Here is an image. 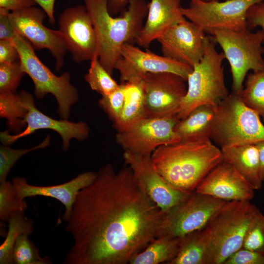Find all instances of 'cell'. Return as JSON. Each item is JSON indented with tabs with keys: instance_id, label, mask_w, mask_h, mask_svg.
Wrapping results in <instances>:
<instances>
[{
	"instance_id": "cell-21",
	"label": "cell",
	"mask_w": 264,
	"mask_h": 264,
	"mask_svg": "<svg viewBox=\"0 0 264 264\" xmlns=\"http://www.w3.org/2000/svg\"><path fill=\"white\" fill-rule=\"evenodd\" d=\"M148 6L146 21L135 42L145 48L184 17L180 0H151Z\"/></svg>"
},
{
	"instance_id": "cell-12",
	"label": "cell",
	"mask_w": 264,
	"mask_h": 264,
	"mask_svg": "<svg viewBox=\"0 0 264 264\" xmlns=\"http://www.w3.org/2000/svg\"><path fill=\"white\" fill-rule=\"evenodd\" d=\"M177 116L146 117L130 128L117 132L116 142L133 154L151 155L158 147L180 141L175 131Z\"/></svg>"
},
{
	"instance_id": "cell-29",
	"label": "cell",
	"mask_w": 264,
	"mask_h": 264,
	"mask_svg": "<svg viewBox=\"0 0 264 264\" xmlns=\"http://www.w3.org/2000/svg\"><path fill=\"white\" fill-rule=\"evenodd\" d=\"M240 95L245 104L264 121V69L246 75Z\"/></svg>"
},
{
	"instance_id": "cell-19",
	"label": "cell",
	"mask_w": 264,
	"mask_h": 264,
	"mask_svg": "<svg viewBox=\"0 0 264 264\" xmlns=\"http://www.w3.org/2000/svg\"><path fill=\"white\" fill-rule=\"evenodd\" d=\"M255 190L229 163L222 160L198 185L196 192L225 201H250Z\"/></svg>"
},
{
	"instance_id": "cell-42",
	"label": "cell",
	"mask_w": 264,
	"mask_h": 264,
	"mask_svg": "<svg viewBox=\"0 0 264 264\" xmlns=\"http://www.w3.org/2000/svg\"><path fill=\"white\" fill-rule=\"evenodd\" d=\"M36 4L46 13L49 22L52 24L55 23L54 16V4L55 0H34Z\"/></svg>"
},
{
	"instance_id": "cell-8",
	"label": "cell",
	"mask_w": 264,
	"mask_h": 264,
	"mask_svg": "<svg viewBox=\"0 0 264 264\" xmlns=\"http://www.w3.org/2000/svg\"><path fill=\"white\" fill-rule=\"evenodd\" d=\"M222 48L229 64L233 91L240 94L249 71L264 69V35L261 30L252 32L242 30L217 29L211 35Z\"/></svg>"
},
{
	"instance_id": "cell-30",
	"label": "cell",
	"mask_w": 264,
	"mask_h": 264,
	"mask_svg": "<svg viewBox=\"0 0 264 264\" xmlns=\"http://www.w3.org/2000/svg\"><path fill=\"white\" fill-rule=\"evenodd\" d=\"M27 205L18 195L12 182H0V219L8 222L10 217L18 213H25Z\"/></svg>"
},
{
	"instance_id": "cell-7",
	"label": "cell",
	"mask_w": 264,
	"mask_h": 264,
	"mask_svg": "<svg viewBox=\"0 0 264 264\" xmlns=\"http://www.w3.org/2000/svg\"><path fill=\"white\" fill-rule=\"evenodd\" d=\"M13 40L22 68L34 83L36 97L41 99L47 94L53 95L57 102L61 118L68 120L71 107L79 99L78 91L70 82V73L65 72L60 76L54 74L39 58L32 44L16 31Z\"/></svg>"
},
{
	"instance_id": "cell-3",
	"label": "cell",
	"mask_w": 264,
	"mask_h": 264,
	"mask_svg": "<svg viewBox=\"0 0 264 264\" xmlns=\"http://www.w3.org/2000/svg\"><path fill=\"white\" fill-rule=\"evenodd\" d=\"M96 36V56L111 75L125 44L135 43L148 12L145 0H131L118 17L109 12L108 0H84Z\"/></svg>"
},
{
	"instance_id": "cell-28",
	"label": "cell",
	"mask_w": 264,
	"mask_h": 264,
	"mask_svg": "<svg viewBox=\"0 0 264 264\" xmlns=\"http://www.w3.org/2000/svg\"><path fill=\"white\" fill-rule=\"evenodd\" d=\"M27 112L21 91L19 93H0V116L6 120L10 130L19 133L25 127L24 119Z\"/></svg>"
},
{
	"instance_id": "cell-13",
	"label": "cell",
	"mask_w": 264,
	"mask_h": 264,
	"mask_svg": "<svg viewBox=\"0 0 264 264\" xmlns=\"http://www.w3.org/2000/svg\"><path fill=\"white\" fill-rule=\"evenodd\" d=\"M141 81L146 117L176 116L187 91V81L177 74L167 72L147 73Z\"/></svg>"
},
{
	"instance_id": "cell-43",
	"label": "cell",
	"mask_w": 264,
	"mask_h": 264,
	"mask_svg": "<svg viewBox=\"0 0 264 264\" xmlns=\"http://www.w3.org/2000/svg\"><path fill=\"white\" fill-rule=\"evenodd\" d=\"M131 0H108L107 6L109 13L112 16L123 12Z\"/></svg>"
},
{
	"instance_id": "cell-32",
	"label": "cell",
	"mask_w": 264,
	"mask_h": 264,
	"mask_svg": "<svg viewBox=\"0 0 264 264\" xmlns=\"http://www.w3.org/2000/svg\"><path fill=\"white\" fill-rule=\"evenodd\" d=\"M29 236L22 234L17 238L12 250L13 264H49L50 259L41 256L38 248L30 241Z\"/></svg>"
},
{
	"instance_id": "cell-40",
	"label": "cell",
	"mask_w": 264,
	"mask_h": 264,
	"mask_svg": "<svg viewBox=\"0 0 264 264\" xmlns=\"http://www.w3.org/2000/svg\"><path fill=\"white\" fill-rule=\"evenodd\" d=\"M9 12L0 9V40L13 39L16 34L9 19Z\"/></svg>"
},
{
	"instance_id": "cell-1",
	"label": "cell",
	"mask_w": 264,
	"mask_h": 264,
	"mask_svg": "<svg viewBox=\"0 0 264 264\" xmlns=\"http://www.w3.org/2000/svg\"><path fill=\"white\" fill-rule=\"evenodd\" d=\"M163 213L130 167H101L78 193L66 230L73 243L65 264H126L159 234Z\"/></svg>"
},
{
	"instance_id": "cell-14",
	"label": "cell",
	"mask_w": 264,
	"mask_h": 264,
	"mask_svg": "<svg viewBox=\"0 0 264 264\" xmlns=\"http://www.w3.org/2000/svg\"><path fill=\"white\" fill-rule=\"evenodd\" d=\"M123 158L137 185L162 213L176 206L191 194L176 188L165 180L154 168L150 155L124 152Z\"/></svg>"
},
{
	"instance_id": "cell-31",
	"label": "cell",
	"mask_w": 264,
	"mask_h": 264,
	"mask_svg": "<svg viewBox=\"0 0 264 264\" xmlns=\"http://www.w3.org/2000/svg\"><path fill=\"white\" fill-rule=\"evenodd\" d=\"M84 79L92 90L102 96L110 93L119 86L97 57L90 61V67Z\"/></svg>"
},
{
	"instance_id": "cell-17",
	"label": "cell",
	"mask_w": 264,
	"mask_h": 264,
	"mask_svg": "<svg viewBox=\"0 0 264 264\" xmlns=\"http://www.w3.org/2000/svg\"><path fill=\"white\" fill-rule=\"evenodd\" d=\"M114 69L120 74L122 83L140 80L147 73L171 72L186 81L193 67L150 51H143L132 44H125Z\"/></svg>"
},
{
	"instance_id": "cell-36",
	"label": "cell",
	"mask_w": 264,
	"mask_h": 264,
	"mask_svg": "<svg viewBox=\"0 0 264 264\" xmlns=\"http://www.w3.org/2000/svg\"><path fill=\"white\" fill-rule=\"evenodd\" d=\"M98 102L100 107L109 118L113 123L115 122L120 117L124 102L122 84L110 93L102 95Z\"/></svg>"
},
{
	"instance_id": "cell-38",
	"label": "cell",
	"mask_w": 264,
	"mask_h": 264,
	"mask_svg": "<svg viewBox=\"0 0 264 264\" xmlns=\"http://www.w3.org/2000/svg\"><path fill=\"white\" fill-rule=\"evenodd\" d=\"M246 23L250 30L260 27L264 35V1L257 3L249 8L246 14ZM263 44L264 45V39Z\"/></svg>"
},
{
	"instance_id": "cell-37",
	"label": "cell",
	"mask_w": 264,
	"mask_h": 264,
	"mask_svg": "<svg viewBox=\"0 0 264 264\" xmlns=\"http://www.w3.org/2000/svg\"><path fill=\"white\" fill-rule=\"evenodd\" d=\"M223 264H264V254L242 247L230 256Z\"/></svg>"
},
{
	"instance_id": "cell-34",
	"label": "cell",
	"mask_w": 264,
	"mask_h": 264,
	"mask_svg": "<svg viewBox=\"0 0 264 264\" xmlns=\"http://www.w3.org/2000/svg\"><path fill=\"white\" fill-rule=\"evenodd\" d=\"M25 74L20 61L0 63V93H16Z\"/></svg>"
},
{
	"instance_id": "cell-26",
	"label": "cell",
	"mask_w": 264,
	"mask_h": 264,
	"mask_svg": "<svg viewBox=\"0 0 264 264\" xmlns=\"http://www.w3.org/2000/svg\"><path fill=\"white\" fill-rule=\"evenodd\" d=\"M208 245L202 229L181 238L176 256L169 264H206Z\"/></svg>"
},
{
	"instance_id": "cell-39",
	"label": "cell",
	"mask_w": 264,
	"mask_h": 264,
	"mask_svg": "<svg viewBox=\"0 0 264 264\" xmlns=\"http://www.w3.org/2000/svg\"><path fill=\"white\" fill-rule=\"evenodd\" d=\"M13 39L0 40V63L20 61L19 54Z\"/></svg>"
},
{
	"instance_id": "cell-15",
	"label": "cell",
	"mask_w": 264,
	"mask_h": 264,
	"mask_svg": "<svg viewBox=\"0 0 264 264\" xmlns=\"http://www.w3.org/2000/svg\"><path fill=\"white\" fill-rule=\"evenodd\" d=\"M58 26L74 62L80 63L97 57L96 33L85 5L65 9L59 16Z\"/></svg>"
},
{
	"instance_id": "cell-5",
	"label": "cell",
	"mask_w": 264,
	"mask_h": 264,
	"mask_svg": "<svg viewBox=\"0 0 264 264\" xmlns=\"http://www.w3.org/2000/svg\"><path fill=\"white\" fill-rule=\"evenodd\" d=\"M211 36H206L205 52L187 77V88L176 116L185 118L196 108L209 105L217 108L229 95L224 82L222 52H219Z\"/></svg>"
},
{
	"instance_id": "cell-35",
	"label": "cell",
	"mask_w": 264,
	"mask_h": 264,
	"mask_svg": "<svg viewBox=\"0 0 264 264\" xmlns=\"http://www.w3.org/2000/svg\"><path fill=\"white\" fill-rule=\"evenodd\" d=\"M242 247L264 254V215L260 210L248 229Z\"/></svg>"
},
{
	"instance_id": "cell-25",
	"label": "cell",
	"mask_w": 264,
	"mask_h": 264,
	"mask_svg": "<svg viewBox=\"0 0 264 264\" xmlns=\"http://www.w3.org/2000/svg\"><path fill=\"white\" fill-rule=\"evenodd\" d=\"M181 238L158 236L134 255L130 264H169L178 254Z\"/></svg>"
},
{
	"instance_id": "cell-2",
	"label": "cell",
	"mask_w": 264,
	"mask_h": 264,
	"mask_svg": "<svg viewBox=\"0 0 264 264\" xmlns=\"http://www.w3.org/2000/svg\"><path fill=\"white\" fill-rule=\"evenodd\" d=\"M157 172L176 188L189 194L222 160L220 148L210 138L163 145L151 154Z\"/></svg>"
},
{
	"instance_id": "cell-4",
	"label": "cell",
	"mask_w": 264,
	"mask_h": 264,
	"mask_svg": "<svg viewBox=\"0 0 264 264\" xmlns=\"http://www.w3.org/2000/svg\"><path fill=\"white\" fill-rule=\"evenodd\" d=\"M260 210L250 201H227L202 228L208 245L206 264H223L242 248Z\"/></svg>"
},
{
	"instance_id": "cell-20",
	"label": "cell",
	"mask_w": 264,
	"mask_h": 264,
	"mask_svg": "<svg viewBox=\"0 0 264 264\" xmlns=\"http://www.w3.org/2000/svg\"><path fill=\"white\" fill-rule=\"evenodd\" d=\"M96 176V173L85 172L66 182L50 186L31 185L28 183L25 178L21 177H14L12 182L22 198L44 196L59 201L65 207L62 220L66 222L71 215L77 195L82 189L93 181Z\"/></svg>"
},
{
	"instance_id": "cell-22",
	"label": "cell",
	"mask_w": 264,
	"mask_h": 264,
	"mask_svg": "<svg viewBox=\"0 0 264 264\" xmlns=\"http://www.w3.org/2000/svg\"><path fill=\"white\" fill-rule=\"evenodd\" d=\"M223 161L230 164L255 190L263 186L259 150L256 144L220 149Z\"/></svg>"
},
{
	"instance_id": "cell-44",
	"label": "cell",
	"mask_w": 264,
	"mask_h": 264,
	"mask_svg": "<svg viewBox=\"0 0 264 264\" xmlns=\"http://www.w3.org/2000/svg\"><path fill=\"white\" fill-rule=\"evenodd\" d=\"M256 144L259 150L261 176L263 182H264V141Z\"/></svg>"
},
{
	"instance_id": "cell-18",
	"label": "cell",
	"mask_w": 264,
	"mask_h": 264,
	"mask_svg": "<svg viewBox=\"0 0 264 264\" xmlns=\"http://www.w3.org/2000/svg\"><path fill=\"white\" fill-rule=\"evenodd\" d=\"M206 38L202 29L184 17L157 41L163 56L193 67L203 57Z\"/></svg>"
},
{
	"instance_id": "cell-41",
	"label": "cell",
	"mask_w": 264,
	"mask_h": 264,
	"mask_svg": "<svg viewBox=\"0 0 264 264\" xmlns=\"http://www.w3.org/2000/svg\"><path fill=\"white\" fill-rule=\"evenodd\" d=\"M36 4L34 0H0V9L10 12L35 6Z\"/></svg>"
},
{
	"instance_id": "cell-10",
	"label": "cell",
	"mask_w": 264,
	"mask_h": 264,
	"mask_svg": "<svg viewBox=\"0 0 264 264\" xmlns=\"http://www.w3.org/2000/svg\"><path fill=\"white\" fill-rule=\"evenodd\" d=\"M227 201L194 191L163 213L158 236L181 238L202 229Z\"/></svg>"
},
{
	"instance_id": "cell-11",
	"label": "cell",
	"mask_w": 264,
	"mask_h": 264,
	"mask_svg": "<svg viewBox=\"0 0 264 264\" xmlns=\"http://www.w3.org/2000/svg\"><path fill=\"white\" fill-rule=\"evenodd\" d=\"M15 30L26 39L35 49L48 50L55 59V69L63 66L67 49L59 30L50 29L43 24L47 17L41 8L35 6L8 13Z\"/></svg>"
},
{
	"instance_id": "cell-27",
	"label": "cell",
	"mask_w": 264,
	"mask_h": 264,
	"mask_svg": "<svg viewBox=\"0 0 264 264\" xmlns=\"http://www.w3.org/2000/svg\"><path fill=\"white\" fill-rule=\"evenodd\" d=\"M8 228L6 237L0 246V264H13L12 250L19 236L31 235L34 229V221L24 215V213L13 215L8 220Z\"/></svg>"
},
{
	"instance_id": "cell-23",
	"label": "cell",
	"mask_w": 264,
	"mask_h": 264,
	"mask_svg": "<svg viewBox=\"0 0 264 264\" xmlns=\"http://www.w3.org/2000/svg\"><path fill=\"white\" fill-rule=\"evenodd\" d=\"M216 108L199 106L184 118L179 120L175 131L180 141H197L210 138Z\"/></svg>"
},
{
	"instance_id": "cell-16",
	"label": "cell",
	"mask_w": 264,
	"mask_h": 264,
	"mask_svg": "<svg viewBox=\"0 0 264 264\" xmlns=\"http://www.w3.org/2000/svg\"><path fill=\"white\" fill-rule=\"evenodd\" d=\"M27 112L24 119L25 128L15 134L8 131L1 132L0 141L2 144L10 145L19 139L30 135L36 131L49 129L57 132L61 137L62 148L67 150L72 138L79 141L85 140L89 135V129L84 122H72L68 120H56L40 111L35 106L32 95L25 90L21 91Z\"/></svg>"
},
{
	"instance_id": "cell-6",
	"label": "cell",
	"mask_w": 264,
	"mask_h": 264,
	"mask_svg": "<svg viewBox=\"0 0 264 264\" xmlns=\"http://www.w3.org/2000/svg\"><path fill=\"white\" fill-rule=\"evenodd\" d=\"M210 139L220 149L264 141L261 117L233 91L216 108Z\"/></svg>"
},
{
	"instance_id": "cell-24",
	"label": "cell",
	"mask_w": 264,
	"mask_h": 264,
	"mask_svg": "<svg viewBox=\"0 0 264 264\" xmlns=\"http://www.w3.org/2000/svg\"><path fill=\"white\" fill-rule=\"evenodd\" d=\"M124 102L121 113L114 123L118 132L125 131L146 117L145 94L140 80L122 83Z\"/></svg>"
},
{
	"instance_id": "cell-33",
	"label": "cell",
	"mask_w": 264,
	"mask_h": 264,
	"mask_svg": "<svg viewBox=\"0 0 264 264\" xmlns=\"http://www.w3.org/2000/svg\"><path fill=\"white\" fill-rule=\"evenodd\" d=\"M50 136L48 135L39 144L28 149H13L9 145L0 146V182L6 180L7 175L16 162L23 155L33 151L45 148L49 145Z\"/></svg>"
},
{
	"instance_id": "cell-45",
	"label": "cell",
	"mask_w": 264,
	"mask_h": 264,
	"mask_svg": "<svg viewBox=\"0 0 264 264\" xmlns=\"http://www.w3.org/2000/svg\"><path fill=\"white\" fill-rule=\"evenodd\" d=\"M205 1H216V0H201Z\"/></svg>"
},
{
	"instance_id": "cell-9",
	"label": "cell",
	"mask_w": 264,
	"mask_h": 264,
	"mask_svg": "<svg viewBox=\"0 0 264 264\" xmlns=\"http://www.w3.org/2000/svg\"><path fill=\"white\" fill-rule=\"evenodd\" d=\"M264 0H190L181 7L183 16L211 36L217 29L242 30L246 28V14L253 5Z\"/></svg>"
}]
</instances>
